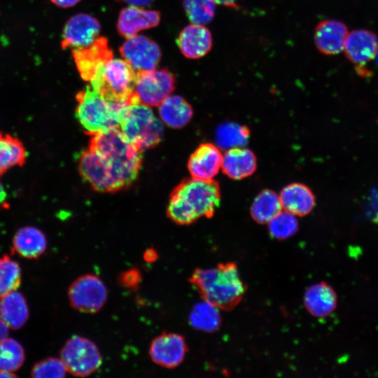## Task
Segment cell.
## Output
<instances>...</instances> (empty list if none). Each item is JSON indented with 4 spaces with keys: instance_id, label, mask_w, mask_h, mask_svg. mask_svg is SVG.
Returning <instances> with one entry per match:
<instances>
[{
    "instance_id": "f546056e",
    "label": "cell",
    "mask_w": 378,
    "mask_h": 378,
    "mask_svg": "<svg viewBox=\"0 0 378 378\" xmlns=\"http://www.w3.org/2000/svg\"><path fill=\"white\" fill-rule=\"evenodd\" d=\"M21 269L8 255L0 258V297L15 290L20 285Z\"/></svg>"
},
{
    "instance_id": "4dcf8cb0",
    "label": "cell",
    "mask_w": 378,
    "mask_h": 378,
    "mask_svg": "<svg viewBox=\"0 0 378 378\" xmlns=\"http://www.w3.org/2000/svg\"><path fill=\"white\" fill-rule=\"evenodd\" d=\"M183 7L192 24H206L215 15L216 4L212 0H184Z\"/></svg>"
},
{
    "instance_id": "8d00e7d4",
    "label": "cell",
    "mask_w": 378,
    "mask_h": 378,
    "mask_svg": "<svg viewBox=\"0 0 378 378\" xmlns=\"http://www.w3.org/2000/svg\"><path fill=\"white\" fill-rule=\"evenodd\" d=\"M216 4L222 5L226 7L230 8H237L239 7V4L242 0H212Z\"/></svg>"
},
{
    "instance_id": "ffe728a7",
    "label": "cell",
    "mask_w": 378,
    "mask_h": 378,
    "mask_svg": "<svg viewBox=\"0 0 378 378\" xmlns=\"http://www.w3.org/2000/svg\"><path fill=\"white\" fill-rule=\"evenodd\" d=\"M279 196L282 209L296 216L309 214L316 203L315 196L311 189L300 183L285 186Z\"/></svg>"
},
{
    "instance_id": "ac0fdd59",
    "label": "cell",
    "mask_w": 378,
    "mask_h": 378,
    "mask_svg": "<svg viewBox=\"0 0 378 378\" xmlns=\"http://www.w3.org/2000/svg\"><path fill=\"white\" fill-rule=\"evenodd\" d=\"M160 20L159 12L131 6L120 11L117 28L122 36L128 38L142 29L156 27Z\"/></svg>"
},
{
    "instance_id": "30bf717a",
    "label": "cell",
    "mask_w": 378,
    "mask_h": 378,
    "mask_svg": "<svg viewBox=\"0 0 378 378\" xmlns=\"http://www.w3.org/2000/svg\"><path fill=\"white\" fill-rule=\"evenodd\" d=\"M346 58L356 65L358 74L366 76L370 74L365 67L378 52V38L368 29H356L348 34L344 50Z\"/></svg>"
},
{
    "instance_id": "5b68a950",
    "label": "cell",
    "mask_w": 378,
    "mask_h": 378,
    "mask_svg": "<svg viewBox=\"0 0 378 378\" xmlns=\"http://www.w3.org/2000/svg\"><path fill=\"white\" fill-rule=\"evenodd\" d=\"M119 128L127 141L141 152L157 146L164 132L162 121L150 106L141 104L123 106Z\"/></svg>"
},
{
    "instance_id": "484cf974",
    "label": "cell",
    "mask_w": 378,
    "mask_h": 378,
    "mask_svg": "<svg viewBox=\"0 0 378 378\" xmlns=\"http://www.w3.org/2000/svg\"><path fill=\"white\" fill-rule=\"evenodd\" d=\"M279 196L271 190H264L253 200L251 209L252 218L258 223H268L282 211Z\"/></svg>"
},
{
    "instance_id": "e575fe53",
    "label": "cell",
    "mask_w": 378,
    "mask_h": 378,
    "mask_svg": "<svg viewBox=\"0 0 378 378\" xmlns=\"http://www.w3.org/2000/svg\"><path fill=\"white\" fill-rule=\"evenodd\" d=\"M364 213L371 221L378 223V190H370L364 205Z\"/></svg>"
},
{
    "instance_id": "6da1fadb",
    "label": "cell",
    "mask_w": 378,
    "mask_h": 378,
    "mask_svg": "<svg viewBox=\"0 0 378 378\" xmlns=\"http://www.w3.org/2000/svg\"><path fill=\"white\" fill-rule=\"evenodd\" d=\"M141 163V151L119 128H112L91 136L88 148L80 156L78 172L95 190L115 192L134 182Z\"/></svg>"
},
{
    "instance_id": "60d3db41",
    "label": "cell",
    "mask_w": 378,
    "mask_h": 378,
    "mask_svg": "<svg viewBox=\"0 0 378 378\" xmlns=\"http://www.w3.org/2000/svg\"><path fill=\"white\" fill-rule=\"evenodd\" d=\"M6 191L0 181V204H1L6 199Z\"/></svg>"
},
{
    "instance_id": "d6a6232c",
    "label": "cell",
    "mask_w": 378,
    "mask_h": 378,
    "mask_svg": "<svg viewBox=\"0 0 378 378\" xmlns=\"http://www.w3.org/2000/svg\"><path fill=\"white\" fill-rule=\"evenodd\" d=\"M67 370L60 358L49 357L36 363L31 371L33 377L62 378L66 376Z\"/></svg>"
},
{
    "instance_id": "d6986e66",
    "label": "cell",
    "mask_w": 378,
    "mask_h": 378,
    "mask_svg": "<svg viewBox=\"0 0 378 378\" xmlns=\"http://www.w3.org/2000/svg\"><path fill=\"white\" fill-rule=\"evenodd\" d=\"M257 160L253 152L244 147L226 150L223 155L221 169L229 178L240 180L251 176L256 170Z\"/></svg>"
},
{
    "instance_id": "7a4b0ae2",
    "label": "cell",
    "mask_w": 378,
    "mask_h": 378,
    "mask_svg": "<svg viewBox=\"0 0 378 378\" xmlns=\"http://www.w3.org/2000/svg\"><path fill=\"white\" fill-rule=\"evenodd\" d=\"M220 202V190L216 181L186 178L171 192L167 214L178 225H190L202 217H212Z\"/></svg>"
},
{
    "instance_id": "8992f818",
    "label": "cell",
    "mask_w": 378,
    "mask_h": 378,
    "mask_svg": "<svg viewBox=\"0 0 378 378\" xmlns=\"http://www.w3.org/2000/svg\"><path fill=\"white\" fill-rule=\"evenodd\" d=\"M136 79V71L127 62L111 59L97 71L90 85L106 100L129 104Z\"/></svg>"
},
{
    "instance_id": "4fadbf2b",
    "label": "cell",
    "mask_w": 378,
    "mask_h": 378,
    "mask_svg": "<svg viewBox=\"0 0 378 378\" xmlns=\"http://www.w3.org/2000/svg\"><path fill=\"white\" fill-rule=\"evenodd\" d=\"M72 55L80 77L90 82L113 55L107 39L102 36L89 46L73 49Z\"/></svg>"
},
{
    "instance_id": "83f0119b",
    "label": "cell",
    "mask_w": 378,
    "mask_h": 378,
    "mask_svg": "<svg viewBox=\"0 0 378 378\" xmlns=\"http://www.w3.org/2000/svg\"><path fill=\"white\" fill-rule=\"evenodd\" d=\"M249 135L246 126L234 122L223 123L216 131V146L225 150L242 147L247 143Z\"/></svg>"
},
{
    "instance_id": "3957f363",
    "label": "cell",
    "mask_w": 378,
    "mask_h": 378,
    "mask_svg": "<svg viewBox=\"0 0 378 378\" xmlns=\"http://www.w3.org/2000/svg\"><path fill=\"white\" fill-rule=\"evenodd\" d=\"M189 281L203 300L223 309L236 306L245 291L237 267L232 262L196 269Z\"/></svg>"
},
{
    "instance_id": "5bb4252c",
    "label": "cell",
    "mask_w": 378,
    "mask_h": 378,
    "mask_svg": "<svg viewBox=\"0 0 378 378\" xmlns=\"http://www.w3.org/2000/svg\"><path fill=\"white\" fill-rule=\"evenodd\" d=\"M100 29V24L95 18L84 13L77 14L71 17L64 27L62 48L74 49L89 46L98 38Z\"/></svg>"
},
{
    "instance_id": "e0dca14e",
    "label": "cell",
    "mask_w": 378,
    "mask_h": 378,
    "mask_svg": "<svg viewBox=\"0 0 378 378\" xmlns=\"http://www.w3.org/2000/svg\"><path fill=\"white\" fill-rule=\"evenodd\" d=\"M177 43L187 58L199 59L211 49L213 40L210 31L202 24H192L179 34Z\"/></svg>"
},
{
    "instance_id": "836d02e7",
    "label": "cell",
    "mask_w": 378,
    "mask_h": 378,
    "mask_svg": "<svg viewBox=\"0 0 378 378\" xmlns=\"http://www.w3.org/2000/svg\"><path fill=\"white\" fill-rule=\"evenodd\" d=\"M141 281V272L136 268H131L122 272L119 277V284L127 289L138 288Z\"/></svg>"
},
{
    "instance_id": "b9f144b4",
    "label": "cell",
    "mask_w": 378,
    "mask_h": 378,
    "mask_svg": "<svg viewBox=\"0 0 378 378\" xmlns=\"http://www.w3.org/2000/svg\"><path fill=\"white\" fill-rule=\"evenodd\" d=\"M16 377L13 372L0 371V377Z\"/></svg>"
},
{
    "instance_id": "8fae6325",
    "label": "cell",
    "mask_w": 378,
    "mask_h": 378,
    "mask_svg": "<svg viewBox=\"0 0 378 378\" xmlns=\"http://www.w3.org/2000/svg\"><path fill=\"white\" fill-rule=\"evenodd\" d=\"M148 352L153 363L162 368L173 369L183 361L188 346L181 335L162 332L152 340Z\"/></svg>"
},
{
    "instance_id": "cb8c5ba5",
    "label": "cell",
    "mask_w": 378,
    "mask_h": 378,
    "mask_svg": "<svg viewBox=\"0 0 378 378\" xmlns=\"http://www.w3.org/2000/svg\"><path fill=\"white\" fill-rule=\"evenodd\" d=\"M159 106V115L162 121L172 128L184 127L193 115L190 104L178 95L169 96Z\"/></svg>"
},
{
    "instance_id": "9a60e30c",
    "label": "cell",
    "mask_w": 378,
    "mask_h": 378,
    "mask_svg": "<svg viewBox=\"0 0 378 378\" xmlns=\"http://www.w3.org/2000/svg\"><path fill=\"white\" fill-rule=\"evenodd\" d=\"M349 31L346 25L337 20L321 21L314 29V44L325 55H335L344 50Z\"/></svg>"
},
{
    "instance_id": "f35d334b",
    "label": "cell",
    "mask_w": 378,
    "mask_h": 378,
    "mask_svg": "<svg viewBox=\"0 0 378 378\" xmlns=\"http://www.w3.org/2000/svg\"><path fill=\"white\" fill-rule=\"evenodd\" d=\"M125 2L130 4L131 6H148L153 0H123Z\"/></svg>"
},
{
    "instance_id": "ab89813d",
    "label": "cell",
    "mask_w": 378,
    "mask_h": 378,
    "mask_svg": "<svg viewBox=\"0 0 378 378\" xmlns=\"http://www.w3.org/2000/svg\"><path fill=\"white\" fill-rule=\"evenodd\" d=\"M8 333V327L0 319V341L6 338Z\"/></svg>"
},
{
    "instance_id": "4316f807",
    "label": "cell",
    "mask_w": 378,
    "mask_h": 378,
    "mask_svg": "<svg viewBox=\"0 0 378 378\" xmlns=\"http://www.w3.org/2000/svg\"><path fill=\"white\" fill-rule=\"evenodd\" d=\"M189 322L197 330L207 332H214L220 324L219 308L203 300L192 307L189 315Z\"/></svg>"
},
{
    "instance_id": "1f68e13d",
    "label": "cell",
    "mask_w": 378,
    "mask_h": 378,
    "mask_svg": "<svg viewBox=\"0 0 378 378\" xmlns=\"http://www.w3.org/2000/svg\"><path fill=\"white\" fill-rule=\"evenodd\" d=\"M267 224L270 234L278 239L291 237L298 229L296 216L286 211H280Z\"/></svg>"
},
{
    "instance_id": "f1b7e54d",
    "label": "cell",
    "mask_w": 378,
    "mask_h": 378,
    "mask_svg": "<svg viewBox=\"0 0 378 378\" xmlns=\"http://www.w3.org/2000/svg\"><path fill=\"white\" fill-rule=\"evenodd\" d=\"M24 357V350L17 340L6 337L0 341V371H16L23 364Z\"/></svg>"
},
{
    "instance_id": "9c48e42d",
    "label": "cell",
    "mask_w": 378,
    "mask_h": 378,
    "mask_svg": "<svg viewBox=\"0 0 378 378\" xmlns=\"http://www.w3.org/2000/svg\"><path fill=\"white\" fill-rule=\"evenodd\" d=\"M68 298L74 309L83 313L94 314L105 305L108 290L98 276L86 274L78 277L69 286Z\"/></svg>"
},
{
    "instance_id": "d590c367",
    "label": "cell",
    "mask_w": 378,
    "mask_h": 378,
    "mask_svg": "<svg viewBox=\"0 0 378 378\" xmlns=\"http://www.w3.org/2000/svg\"><path fill=\"white\" fill-rule=\"evenodd\" d=\"M143 258L146 262H154L158 258V251L154 248H148L144 251Z\"/></svg>"
},
{
    "instance_id": "7c38bea8",
    "label": "cell",
    "mask_w": 378,
    "mask_h": 378,
    "mask_svg": "<svg viewBox=\"0 0 378 378\" xmlns=\"http://www.w3.org/2000/svg\"><path fill=\"white\" fill-rule=\"evenodd\" d=\"M120 52L136 72L154 69L161 57L158 45L144 36L128 38L120 46Z\"/></svg>"
},
{
    "instance_id": "74e56055",
    "label": "cell",
    "mask_w": 378,
    "mask_h": 378,
    "mask_svg": "<svg viewBox=\"0 0 378 378\" xmlns=\"http://www.w3.org/2000/svg\"><path fill=\"white\" fill-rule=\"evenodd\" d=\"M57 6L62 8H69L76 5L80 0H51Z\"/></svg>"
},
{
    "instance_id": "277c9868",
    "label": "cell",
    "mask_w": 378,
    "mask_h": 378,
    "mask_svg": "<svg viewBox=\"0 0 378 378\" xmlns=\"http://www.w3.org/2000/svg\"><path fill=\"white\" fill-rule=\"evenodd\" d=\"M76 99V115L84 132L90 136L118 128L122 108L127 105L106 100L91 85L78 92Z\"/></svg>"
},
{
    "instance_id": "2e32d148",
    "label": "cell",
    "mask_w": 378,
    "mask_h": 378,
    "mask_svg": "<svg viewBox=\"0 0 378 378\" xmlns=\"http://www.w3.org/2000/svg\"><path fill=\"white\" fill-rule=\"evenodd\" d=\"M222 159L223 155L216 145L201 144L190 156L188 169L193 178L211 180L221 169Z\"/></svg>"
},
{
    "instance_id": "44dd1931",
    "label": "cell",
    "mask_w": 378,
    "mask_h": 378,
    "mask_svg": "<svg viewBox=\"0 0 378 378\" xmlns=\"http://www.w3.org/2000/svg\"><path fill=\"white\" fill-rule=\"evenodd\" d=\"M337 294L327 283L321 282L312 285L304 295V304L314 316L325 318L336 309Z\"/></svg>"
},
{
    "instance_id": "603a6c76",
    "label": "cell",
    "mask_w": 378,
    "mask_h": 378,
    "mask_svg": "<svg viewBox=\"0 0 378 378\" xmlns=\"http://www.w3.org/2000/svg\"><path fill=\"white\" fill-rule=\"evenodd\" d=\"M13 249L21 256L35 259L46 251L47 240L39 229L26 226L20 228L13 239Z\"/></svg>"
},
{
    "instance_id": "d4e9b609",
    "label": "cell",
    "mask_w": 378,
    "mask_h": 378,
    "mask_svg": "<svg viewBox=\"0 0 378 378\" xmlns=\"http://www.w3.org/2000/svg\"><path fill=\"white\" fill-rule=\"evenodd\" d=\"M25 148L18 138L0 132V176L26 162Z\"/></svg>"
},
{
    "instance_id": "52a82bcc",
    "label": "cell",
    "mask_w": 378,
    "mask_h": 378,
    "mask_svg": "<svg viewBox=\"0 0 378 378\" xmlns=\"http://www.w3.org/2000/svg\"><path fill=\"white\" fill-rule=\"evenodd\" d=\"M67 372L76 377H87L96 372L102 363L97 344L80 335L69 339L60 353Z\"/></svg>"
},
{
    "instance_id": "ba28073f",
    "label": "cell",
    "mask_w": 378,
    "mask_h": 378,
    "mask_svg": "<svg viewBox=\"0 0 378 378\" xmlns=\"http://www.w3.org/2000/svg\"><path fill=\"white\" fill-rule=\"evenodd\" d=\"M175 88V78L167 69H152L136 72L134 93L129 104L159 106Z\"/></svg>"
},
{
    "instance_id": "7402d4cb",
    "label": "cell",
    "mask_w": 378,
    "mask_h": 378,
    "mask_svg": "<svg viewBox=\"0 0 378 378\" xmlns=\"http://www.w3.org/2000/svg\"><path fill=\"white\" fill-rule=\"evenodd\" d=\"M28 318V305L20 292L15 290L0 297V319L8 328H20Z\"/></svg>"
},
{
    "instance_id": "7bdbcfd3",
    "label": "cell",
    "mask_w": 378,
    "mask_h": 378,
    "mask_svg": "<svg viewBox=\"0 0 378 378\" xmlns=\"http://www.w3.org/2000/svg\"><path fill=\"white\" fill-rule=\"evenodd\" d=\"M376 59H377V65H378V52H377V54Z\"/></svg>"
}]
</instances>
